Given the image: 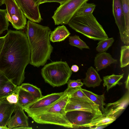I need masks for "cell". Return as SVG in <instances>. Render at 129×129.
Listing matches in <instances>:
<instances>
[{
    "instance_id": "f546056e",
    "label": "cell",
    "mask_w": 129,
    "mask_h": 129,
    "mask_svg": "<svg viewBox=\"0 0 129 129\" xmlns=\"http://www.w3.org/2000/svg\"><path fill=\"white\" fill-rule=\"evenodd\" d=\"M114 41L113 38L100 40L96 48V50L100 53L106 51L112 46Z\"/></svg>"
},
{
    "instance_id": "ba28073f",
    "label": "cell",
    "mask_w": 129,
    "mask_h": 129,
    "mask_svg": "<svg viewBox=\"0 0 129 129\" xmlns=\"http://www.w3.org/2000/svg\"><path fill=\"white\" fill-rule=\"evenodd\" d=\"M65 93L64 92L54 93L43 96L23 109L31 117L56 102Z\"/></svg>"
},
{
    "instance_id": "836d02e7",
    "label": "cell",
    "mask_w": 129,
    "mask_h": 129,
    "mask_svg": "<svg viewBox=\"0 0 129 129\" xmlns=\"http://www.w3.org/2000/svg\"><path fill=\"white\" fill-rule=\"evenodd\" d=\"M9 81L4 73L0 70V88Z\"/></svg>"
},
{
    "instance_id": "5bb4252c",
    "label": "cell",
    "mask_w": 129,
    "mask_h": 129,
    "mask_svg": "<svg viewBox=\"0 0 129 129\" xmlns=\"http://www.w3.org/2000/svg\"><path fill=\"white\" fill-rule=\"evenodd\" d=\"M13 112L14 115L11 117L7 125L8 129L21 126H29L28 118L23 108L16 104Z\"/></svg>"
},
{
    "instance_id": "8992f818",
    "label": "cell",
    "mask_w": 129,
    "mask_h": 129,
    "mask_svg": "<svg viewBox=\"0 0 129 129\" xmlns=\"http://www.w3.org/2000/svg\"><path fill=\"white\" fill-rule=\"evenodd\" d=\"M89 0H67L60 4L52 17L55 25L68 24L81 7Z\"/></svg>"
},
{
    "instance_id": "277c9868",
    "label": "cell",
    "mask_w": 129,
    "mask_h": 129,
    "mask_svg": "<svg viewBox=\"0 0 129 129\" xmlns=\"http://www.w3.org/2000/svg\"><path fill=\"white\" fill-rule=\"evenodd\" d=\"M68 24L76 32L94 40L108 38L103 27L92 13L74 16Z\"/></svg>"
},
{
    "instance_id": "4316f807",
    "label": "cell",
    "mask_w": 129,
    "mask_h": 129,
    "mask_svg": "<svg viewBox=\"0 0 129 129\" xmlns=\"http://www.w3.org/2000/svg\"><path fill=\"white\" fill-rule=\"evenodd\" d=\"M120 65L121 68L126 67L129 64V46L124 45L121 47Z\"/></svg>"
},
{
    "instance_id": "d6a6232c",
    "label": "cell",
    "mask_w": 129,
    "mask_h": 129,
    "mask_svg": "<svg viewBox=\"0 0 129 129\" xmlns=\"http://www.w3.org/2000/svg\"><path fill=\"white\" fill-rule=\"evenodd\" d=\"M68 88L75 87H81L84 84L81 82L80 79L77 80L69 79L67 83Z\"/></svg>"
},
{
    "instance_id": "6da1fadb",
    "label": "cell",
    "mask_w": 129,
    "mask_h": 129,
    "mask_svg": "<svg viewBox=\"0 0 129 129\" xmlns=\"http://www.w3.org/2000/svg\"><path fill=\"white\" fill-rule=\"evenodd\" d=\"M30 51L26 33L9 30L5 36L0 54V70L17 86L25 78V70L30 63Z\"/></svg>"
},
{
    "instance_id": "bcb514c9",
    "label": "cell",
    "mask_w": 129,
    "mask_h": 129,
    "mask_svg": "<svg viewBox=\"0 0 129 129\" xmlns=\"http://www.w3.org/2000/svg\"><path fill=\"white\" fill-rule=\"evenodd\" d=\"M0 103H1V100H0Z\"/></svg>"
},
{
    "instance_id": "7c38bea8",
    "label": "cell",
    "mask_w": 129,
    "mask_h": 129,
    "mask_svg": "<svg viewBox=\"0 0 129 129\" xmlns=\"http://www.w3.org/2000/svg\"><path fill=\"white\" fill-rule=\"evenodd\" d=\"M112 11L122 41L126 44L124 18L121 0H112Z\"/></svg>"
},
{
    "instance_id": "e0dca14e",
    "label": "cell",
    "mask_w": 129,
    "mask_h": 129,
    "mask_svg": "<svg viewBox=\"0 0 129 129\" xmlns=\"http://www.w3.org/2000/svg\"><path fill=\"white\" fill-rule=\"evenodd\" d=\"M86 75L83 83L87 87L94 88L100 85L102 80L98 72L93 67L91 66L88 69Z\"/></svg>"
},
{
    "instance_id": "9c48e42d",
    "label": "cell",
    "mask_w": 129,
    "mask_h": 129,
    "mask_svg": "<svg viewBox=\"0 0 129 129\" xmlns=\"http://www.w3.org/2000/svg\"><path fill=\"white\" fill-rule=\"evenodd\" d=\"M102 115L81 110H74L66 112L67 119L74 128L81 127Z\"/></svg>"
},
{
    "instance_id": "7402d4cb",
    "label": "cell",
    "mask_w": 129,
    "mask_h": 129,
    "mask_svg": "<svg viewBox=\"0 0 129 129\" xmlns=\"http://www.w3.org/2000/svg\"><path fill=\"white\" fill-rule=\"evenodd\" d=\"M80 87L67 88L64 91L70 97L83 100L90 102H93L84 93Z\"/></svg>"
},
{
    "instance_id": "ee69618b",
    "label": "cell",
    "mask_w": 129,
    "mask_h": 129,
    "mask_svg": "<svg viewBox=\"0 0 129 129\" xmlns=\"http://www.w3.org/2000/svg\"><path fill=\"white\" fill-rule=\"evenodd\" d=\"M34 1L36 2L37 1H38V0H34Z\"/></svg>"
},
{
    "instance_id": "7a4b0ae2",
    "label": "cell",
    "mask_w": 129,
    "mask_h": 129,
    "mask_svg": "<svg viewBox=\"0 0 129 129\" xmlns=\"http://www.w3.org/2000/svg\"><path fill=\"white\" fill-rule=\"evenodd\" d=\"M26 33L30 51V64L39 67L50 59L53 47L50 40L51 29L28 20Z\"/></svg>"
},
{
    "instance_id": "cb8c5ba5",
    "label": "cell",
    "mask_w": 129,
    "mask_h": 129,
    "mask_svg": "<svg viewBox=\"0 0 129 129\" xmlns=\"http://www.w3.org/2000/svg\"><path fill=\"white\" fill-rule=\"evenodd\" d=\"M116 118L110 116H102L93 120L90 123L85 125L81 127H88L93 126H96L103 124H110L116 119Z\"/></svg>"
},
{
    "instance_id": "d590c367",
    "label": "cell",
    "mask_w": 129,
    "mask_h": 129,
    "mask_svg": "<svg viewBox=\"0 0 129 129\" xmlns=\"http://www.w3.org/2000/svg\"><path fill=\"white\" fill-rule=\"evenodd\" d=\"M67 0H47L46 3L55 2L61 4L67 1Z\"/></svg>"
},
{
    "instance_id": "ac0fdd59",
    "label": "cell",
    "mask_w": 129,
    "mask_h": 129,
    "mask_svg": "<svg viewBox=\"0 0 129 129\" xmlns=\"http://www.w3.org/2000/svg\"><path fill=\"white\" fill-rule=\"evenodd\" d=\"M18 99L17 104L23 108L35 102L38 99L31 94L19 86Z\"/></svg>"
},
{
    "instance_id": "d6986e66",
    "label": "cell",
    "mask_w": 129,
    "mask_h": 129,
    "mask_svg": "<svg viewBox=\"0 0 129 129\" xmlns=\"http://www.w3.org/2000/svg\"><path fill=\"white\" fill-rule=\"evenodd\" d=\"M70 34V33L64 25L59 26L51 31L50 36V41L53 42L64 41Z\"/></svg>"
},
{
    "instance_id": "52a82bcc",
    "label": "cell",
    "mask_w": 129,
    "mask_h": 129,
    "mask_svg": "<svg viewBox=\"0 0 129 129\" xmlns=\"http://www.w3.org/2000/svg\"><path fill=\"white\" fill-rule=\"evenodd\" d=\"M7 17L13 27L17 30L22 29L27 24L26 18L15 0H5Z\"/></svg>"
},
{
    "instance_id": "4fadbf2b",
    "label": "cell",
    "mask_w": 129,
    "mask_h": 129,
    "mask_svg": "<svg viewBox=\"0 0 129 129\" xmlns=\"http://www.w3.org/2000/svg\"><path fill=\"white\" fill-rule=\"evenodd\" d=\"M129 103V91L117 101L105 105L103 115L117 118L124 110Z\"/></svg>"
},
{
    "instance_id": "3957f363",
    "label": "cell",
    "mask_w": 129,
    "mask_h": 129,
    "mask_svg": "<svg viewBox=\"0 0 129 129\" xmlns=\"http://www.w3.org/2000/svg\"><path fill=\"white\" fill-rule=\"evenodd\" d=\"M65 93L56 102L31 118L38 123L54 124L73 128L66 116L65 107L69 96Z\"/></svg>"
},
{
    "instance_id": "8fae6325",
    "label": "cell",
    "mask_w": 129,
    "mask_h": 129,
    "mask_svg": "<svg viewBox=\"0 0 129 129\" xmlns=\"http://www.w3.org/2000/svg\"><path fill=\"white\" fill-rule=\"evenodd\" d=\"M29 20L39 23L42 20L39 6L34 0H15Z\"/></svg>"
},
{
    "instance_id": "603a6c76",
    "label": "cell",
    "mask_w": 129,
    "mask_h": 129,
    "mask_svg": "<svg viewBox=\"0 0 129 129\" xmlns=\"http://www.w3.org/2000/svg\"><path fill=\"white\" fill-rule=\"evenodd\" d=\"M125 21L126 45L129 43V0H121Z\"/></svg>"
},
{
    "instance_id": "f1b7e54d",
    "label": "cell",
    "mask_w": 129,
    "mask_h": 129,
    "mask_svg": "<svg viewBox=\"0 0 129 129\" xmlns=\"http://www.w3.org/2000/svg\"><path fill=\"white\" fill-rule=\"evenodd\" d=\"M69 41L71 45L76 47L81 50L83 48L89 49V47L78 36L75 35L69 37Z\"/></svg>"
},
{
    "instance_id": "f35d334b",
    "label": "cell",
    "mask_w": 129,
    "mask_h": 129,
    "mask_svg": "<svg viewBox=\"0 0 129 129\" xmlns=\"http://www.w3.org/2000/svg\"><path fill=\"white\" fill-rule=\"evenodd\" d=\"M125 88L128 89V90H129V75H128L127 77L125 82Z\"/></svg>"
},
{
    "instance_id": "83f0119b",
    "label": "cell",
    "mask_w": 129,
    "mask_h": 129,
    "mask_svg": "<svg viewBox=\"0 0 129 129\" xmlns=\"http://www.w3.org/2000/svg\"><path fill=\"white\" fill-rule=\"evenodd\" d=\"M96 6V5L93 3H88L86 2L81 7L74 16L92 13Z\"/></svg>"
},
{
    "instance_id": "74e56055",
    "label": "cell",
    "mask_w": 129,
    "mask_h": 129,
    "mask_svg": "<svg viewBox=\"0 0 129 129\" xmlns=\"http://www.w3.org/2000/svg\"><path fill=\"white\" fill-rule=\"evenodd\" d=\"M71 69L73 72H76L79 71V68L77 65H73L71 67Z\"/></svg>"
},
{
    "instance_id": "e575fe53",
    "label": "cell",
    "mask_w": 129,
    "mask_h": 129,
    "mask_svg": "<svg viewBox=\"0 0 129 129\" xmlns=\"http://www.w3.org/2000/svg\"><path fill=\"white\" fill-rule=\"evenodd\" d=\"M108 124H103L96 126H93L90 127H89L90 129H101L104 128L106 127Z\"/></svg>"
},
{
    "instance_id": "2e32d148",
    "label": "cell",
    "mask_w": 129,
    "mask_h": 129,
    "mask_svg": "<svg viewBox=\"0 0 129 129\" xmlns=\"http://www.w3.org/2000/svg\"><path fill=\"white\" fill-rule=\"evenodd\" d=\"M117 62V59L113 58L110 53L105 51L96 54L94 58V66L98 72Z\"/></svg>"
},
{
    "instance_id": "b9f144b4",
    "label": "cell",
    "mask_w": 129,
    "mask_h": 129,
    "mask_svg": "<svg viewBox=\"0 0 129 129\" xmlns=\"http://www.w3.org/2000/svg\"><path fill=\"white\" fill-rule=\"evenodd\" d=\"M5 0H0V6L4 4V2Z\"/></svg>"
},
{
    "instance_id": "ab89813d",
    "label": "cell",
    "mask_w": 129,
    "mask_h": 129,
    "mask_svg": "<svg viewBox=\"0 0 129 129\" xmlns=\"http://www.w3.org/2000/svg\"><path fill=\"white\" fill-rule=\"evenodd\" d=\"M32 128L31 127H30L29 126H21L15 127L14 129H31Z\"/></svg>"
},
{
    "instance_id": "4dcf8cb0",
    "label": "cell",
    "mask_w": 129,
    "mask_h": 129,
    "mask_svg": "<svg viewBox=\"0 0 129 129\" xmlns=\"http://www.w3.org/2000/svg\"><path fill=\"white\" fill-rule=\"evenodd\" d=\"M7 14L6 9H0V35L8 29L9 23Z\"/></svg>"
},
{
    "instance_id": "f6af8a7d",
    "label": "cell",
    "mask_w": 129,
    "mask_h": 129,
    "mask_svg": "<svg viewBox=\"0 0 129 129\" xmlns=\"http://www.w3.org/2000/svg\"><path fill=\"white\" fill-rule=\"evenodd\" d=\"M39 0H38V1H37L36 2H38V1H39Z\"/></svg>"
},
{
    "instance_id": "60d3db41",
    "label": "cell",
    "mask_w": 129,
    "mask_h": 129,
    "mask_svg": "<svg viewBox=\"0 0 129 129\" xmlns=\"http://www.w3.org/2000/svg\"><path fill=\"white\" fill-rule=\"evenodd\" d=\"M47 0H39L36 3L38 6H39L40 4L45 3V2Z\"/></svg>"
},
{
    "instance_id": "5b68a950",
    "label": "cell",
    "mask_w": 129,
    "mask_h": 129,
    "mask_svg": "<svg viewBox=\"0 0 129 129\" xmlns=\"http://www.w3.org/2000/svg\"><path fill=\"white\" fill-rule=\"evenodd\" d=\"M72 74V71L65 61L52 62L46 64L41 70L44 81L53 87L67 84Z\"/></svg>"
},
{
    "instance_id": "8d00e7d4",
    "label": "cell",
    "mask_w": 129,
    "mask_h": 129,
    "mask_svg": "<svg viewBox=\"0 0 129 129\" xmlns=\"http://www.w3.org/2000/svg\"><path fill=\"white\" fill-rule=\"evenodd\" d=\"M4 38L5 36L0 37V54L4 44Z\"/></svg>"
},
{
    "instance_id": "ffe728a7",
    "label": "cell",
    "mask_w": 129,
    "mask_h": 129,
    "mask_svg": "<svg viewBox=\"0 0 129 129\" xmlns=\"http://www.w3.org/2000/svg\"><path fill=\"white\" fill-rule=\"evenodd\" d=\"M84 93L94 103L98 105L102 114L104 113V107L106 104L104 102V94L98 95L91 91L82 88Z\"/></svg>"
},
{
    "instance_id": "1f68e13d",
    "label": "cell",
    "mask_w": 129,
    "mask_h": 129,
    "mask_svg": "<svg viewBox=\"0 0 129 129\" xmlns=\"http://www.w3.org/2000/svg\"><path fill=\"white\" fill-rule=\"evenodd\" d=\"M18 89L14 92L9 95L6 98L7 100L10 103L12 104H17L18 99Z\"/></svg>"
},
{
    "instance_id": "9a60e30c",
    "label": "cell",
    "mask_w": 129,
    "mask_h": 129,
    "mask_svg": "<svg viewBox=\"0 0 129 129\" xmlns=\"http://www.w3.org/2000/svg\"><path fill=\"white\" fill-rule=\"evenodd\" d=\"M0 100V126L6 127L13 113L16 104L10 103L6 98Z\"/></svg>"
},
{
    "instance_id": "484cf974",
    "label": "cell",
    "mask_w": 129,
    "mask_h": 129,
    "mask_svg": "<svg viewBox=\"0 0 129 129\" xmlns=\"http://www.w3.org/2000/svg\"><path fill=\"white\" fill-rule=\"evenodd\" d=\"M19 86L29 92L38 99L43 96L40 89L33 85L28 83H22Z\"/></svg>"
},
{
    "instance_id": "7bdbcfd3",
    "label": "cell",
    "mask_w": 129,
    "mask_h": 129,
    "mask_svg": "<svg viewBox=\"0 0 129 129\" xmlns=\"http://www.w3.org/2000/svg\"><path fill=\"white\" fill-rule=\"evenodd\" d=\"M8 129V128L7 126L6 127H3L0 126V129Z\"/></svg>"
},
{
    "instance_id": "44dd1931",
    "label": "cell",
    "mask_w": 129,
    "mask_h": 129,
    "mask_svg": "<svg viewBox=\"0 0 129 129\" xmlns=\"http://www.w3.org/2000/svg\"><path fill=\"white\" fill-rule=\"evenodd\" d=\"M124 74L123 73L120 75H116L113 74L111 75L103 77V85L104 87L106 86L107 92L110 89L117 84L120 85L122 84V83L119 82V81L123 78Z\"/></svg>"
},
{
    "instance_id": "d4e9b609",
    "label": "cell",
    "mask_w": 129,
    "mask_h": 129,
    "mask_svg": "<svg viewBox=\"0 0 129 129\" xmlns=\"http://www.w3.org/2000/svg\"><path fill=\"white\" fill-rule=\"evenodd\" d=\"M18 87V86L16 85L10 81L6 82L0 88V100L12 94Z\"/></svg>"
},
{
    "instance_id": "30bf717a",
    "label": "cell",
    "mask_w": 129,
    "mask_h": 129,
    "mask_svg": "<svg viewBox=\"0 0 129 129\" xmlns=\"http://www.w3.org/2000/svg\"><path fill=\"white\" fill-rule=\"evenodd\" d=\"M65 110L66 112L74 110H81L102 115L98 105L94 103L70 96Z\"/></svg>"
}]
</instances>
